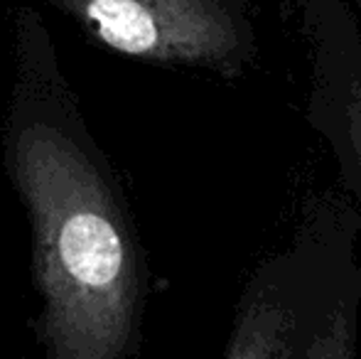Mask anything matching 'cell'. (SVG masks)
I'll return each instance as SVG.
<instances>
[{
  "label": "cell",
  "instance_id": "6da1fadb",
  "mask_svg": "<svg viewBox=\"0 0 361 359\" xmlns=\"http://www.w3.org/2000/svg\"><path fill=\"white\" fill-rule=\"evenodd\" d=\"M3 168L27 214L42 359H133L150 271L123 185L35 8L10 15Z\"/></svg>",
  "mask_w": 361,
  "mask_h": 359
},
{
  "label": "cell",
  "instance_id": "7a4b0ae2",
  "mask_svg": "<svg viewBox=\"0 0 361 359\" xmlns=\"http://www.w3.org/2000/svg\"><path fill=\"white\" fill-rule=\"evenodd\" d=\"M361 217L337 195L314 200L295 234L258 261L238 296L224 359H305L359 251Z\"/></svg>",
  "mask_w": 361,
  "mask_h": 359
},
{
  "label": "cell",
  "instance_id": "3957f363",
  "mask_svg": "<svg viewBox=\"0 0 361 359\" xmlns=\"http://www.w3.org/2000/svg\"><path fill=\"white\" fill-rule=\"evenodd\" d=\"M104 47L160 67L241 77L258 37L246 0H44Z\"/></svg>",
  "mask_w": 361,
  "mask_h": 359
},
{
  "label": "cell",
  "instance_id": "277c9868",
  "mask_svg": "<svg viewBox=\"0 0 361 359\" xmlns=\"http://www.w3.org/2000/svg\"><path fill=\"white\" fill-rule=\"evenodd\" d=\"M310 52L305 121L361 217V30L337 0H298Z\"/></svg>",
  "mask_w": 361,
  "mask_h": 359
},
{
  "label": "cell",
  "instance_id": "5b68a950",
  "mask_svg": "<svg viewBox=\"0 0 361 359\" xmlns=\"http://www.w3.org/2000/svg\"><path fill=\"white\" fill-rule=\"evenodd\" d=\"M361 254L339 286L329 310L314 330L305 359H359Z\"/></svg>",
  "mask_w": 361,
  "mask_h": 359
},
{
  "label": "cell",
  "instance_id": "8992f818",
  "mask_svg": "<svg viewBox=\"0 0 361 359\" xmlns=\"http://www.w3.org/2000/svg\"><path fill=\"white\" fill-rule=\"evenodd\" d=\"M337 3L342 5L349 15H352V20L357 23V28L361 30V0H337Z\"/></svg>",
  "mask_w": 361,
  "mask_h": 359
}]
</instances>
